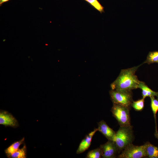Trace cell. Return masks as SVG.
Wrapping results in <instances>:
<instances>
[{
  "label": "cell",
  "mask_w": 158,
  "mask_h": 158,
  "mask_svg": "<svg viewBox=\"0 0 158 158\" xmlns=\"http://www.w3.org/2000/svg\"><path fill=\"white\" fill-rule=\"evenodd\" d=\"M140 66L121 70L119 76L111 85L112 90H131L138 88L140 81L135 73Z\"/></svg>",
  "instance_id": "1"
},
{
  "label": "cell",
  "mask_w": 158,
  "mask_h": 158,
  "mask_svg": "<svg viewBox=\"0 0 158 158\" xmlns=\"http://www.w3.org/2000/svg\"><path fill=\"white\" fill-rule=\"evenodd\" d=\"M132 126L130 125L120 126L116 133L113 141L115 143L118 152L122 151L133 140Z\"/></svg>",
  "instance_id": "2"
},
{
  "label": "cell",
  "mask_w": 158,
  "mask_h": 158,
  "mask_svg": "<svg viewBox=\"0 0 158 158\" xmlns=\"http://www.w3.org/2000/svg\"><path fill=\"white\" fill-rule=\"evenodd\" d=\"M109 94L113 104H118L130 108L133 101L131 90H111L109 92Z\"/></svg>",
  "instance_id": "3"
},
{
  "label": "cell",
  "mask_w": 158,
  "mask_h": 158,
  "mask_svg": "<svg viewBox=\"0 0 158 158\" xmlns=\"http://www.w3.org/2000/svg\"><path fill=\"white\" fill-rule=\"evenodd\" d=\"M130 108L116 104H113L111 111L120 126L130 125Z\"/></svg>",
  "instance_id": "4"
},
{
  "label": "cell",
  "mask_w": 158,
  "mask_h": 158,
  "mask_svg": "<svg viewBox=\"0 0 158 158\" xmlns=\"http://www.w3.org/2000/svg\"><path fill=\"white\" fill-rule=\"evenodd\" d=\"M146 157L145 144L136 146L132 143L127 146L118 156L119 158H142Z\"/></svg>",
  "instance_id": "5"
},
{
  "label": "cell",
  "mask_w": 158,
  "mask_h": 158,
  "mask_svg": "<svg viewBox=\"0 0 158 158\" xmlns=\"http://www.w3.org/2000/svg\"><path fill=\"white\" fill-rule=\"evenodd\" d=\"M99 147L102 152V157L103 158H114L118 152L117 146L112 140H108L105 143L101 145Z\"/></svg>",
  "instance_id": "6"
},
{
  "label": "cell",
  "mask_w": 158,
  "mask_h": 158,
  "mask_svg": "<svg viewBox=\"0 0 158 158\" xmlns=\"http://www.w3.org/2000/svg\"><path fill=\"white\" fill-rule=\"evenodd\" d=\"M0 124L14 128L19 126L18 121L11 114L2 110L0 111Z\"/></svg>",
  "instance_id": "7"
},
{
  "label": "cell",
  "mask_w": 158,
  "mask_h": 158,
  "mask_svg": "<svg viewBox=\"0 0 158 158\" xmlns=\"http://www.w3.org/2000/svg\"><path fill=\"white\" fill-rule=\"evenodd\" d=\"M97 131V128H95L93 130L87 134L82 140L76 151L77 154L82 153L88 149L91 144L92 138Z\"/></svg>",
  "instance_id": "8"
},
{
  "label": "cell",
  "mask_w": 158,
  "mask_h": 158,
  "mask_svg": "<svg viewBox=\"0 0 158 158\" xmlns=\"http://www.w3.org/2000/svg\"><path fill=\"white\" fill-rule=\"evenodd\" d=\"M98 131L101 133L108 140L113 141L116 132L102 120L98 123Z\"/></svg>",
  "instance_id": "9"
},
{
  "label": "cell",
  "mask_w": 158,
  "mask_h": 158,
  "mask_svg": "<svg viewBox=\"0 0 158 158\" xmlns=\"http://www.w3.org/2000/svg\"><path fill=\"white\" fill-rule=\"evenodd\" d=\"M138 88L142 90V98L145 99L147 97H157L158 98V92L154 91L146 85L145 83L140 81Z\"/></svg>",
  "instance_id": "10"
},
{
  "label": "cell",
  "mask_w": 158,
  "mask_h": 158,
  "mask_svg": "<svg viewBox=\"0 0 158 158\" xmlns=\"http://www.w3.org/2000/svg\"><path fill=\"white\" fill-rule=\"evenodd\" d=\"M145 144L146 157L150 158H158V147L148 142Z\"/></svg>",
  "instance_id": "11"
},
{
  "label": "cell",
  "mask_w": 158,
  "mask_h": 158,
  "mask_svg": "<svg viewBox=\"0 0 158 158\" xmlns=\"http://www.w3.org/2000/svg\"><path fill=\"white\" fill-rule=\"evenodd\" d=\"M25 138H23L18 141H16L7 148L4 150L7 157L10 158L11 155L19 149L20 146L24 142Z\"/></svg>",
  "instance_id": "12"
},
{
  "label": "cell",
  "mask_w": 158,
  "mask_h": 158,
  "mask_svg": "<svg viewBox=\"0 0 158 158\" xmlns=\"http://www.w3.org/2000/svg\"><path fill=\"white\" fill-rule=\"evenodd\" d=\"M151 99V107L154 115L155 124V135L156 138H158V132L157 130V126L156 121V114L158 111V99H155L154 97H150Z\"/></svg>",
  "instance_id": "13"
},
{
  "label": "cell",
  "mask_w": 158,
  "mask_h": 158,
  "mask_svg": "<svg viewBox=\"0 0 158 158\" xmlns=\"http://www.w3.org/2000/svg\"><path fill=\"white\" fill-rule=\"evenodd\" d=\"M27 154V147L25 145L13 153L11 156V158H25Z\"/></svg>",
  "instance_id": "14"
},
{
  "label": "cell",
  "mask_w": 158,
  "mask_h": 158,
  "mask_svg": "<svg viewBox=\"0 0 158 158\" xmlns=\"http://www.w3.org/2000/svg\"><path fill=\"white\" fill-rule=\"evenodd\" d=\"M102 157V152L100 147L90 151L87 154L86 158H100Z\"/></svg>",
  "instance_id": "15"
},
{
  "label": "cell",
  "mask_w": 158,
  "mask_h": 158,
  "mask_svg": "<svg viewBox=\"0 0 158 158\" xmlns=\"http://www.w3.org/2000/svg\"><path fill=\"white\" fill-rule=\"evenodd\" d=\"M158 62V51L150 52L145 61V63L148 64Z\"/></svg>",
  "instance_id": "16"
},
{
  "label": "cell",
  "mask_w": 158,
  "mask_h": 158,
  "mask_svg": "<svg viewBox=\"0 0 158 158\" xmlns=\"http://www.w3.org/2000/svg\"><path fill=\"white\" fill-rule=\"evenodd\" d=\"M145 99H142L136 101H132L131 106L137 111H140L143 110L144 107Z\"/></svg>",
  "instance_id": "17"
},
{
  "label": "cell",
  "mask_w": 158,
  "mask_h": 158,
  "mask_svg": "<svg viewBox=\"0 0 158 158\" xmlns=\"http://www.w3.org/2000/svg\"><path fill=\"white\" fill-rule=\"evenodd\" d=\"M90 4L94 8L101 13L104 12V8L98 0H83Z\"/></svg>",
  "instance_id": "18"
},
{
  "label": "cell",
  "mask_w": 158,
  "mask_h": 158,
  "mask_svg": "<svg viewBox=\"0 0 158 158\" xmlns=\"http://www.w3.org/2000/svg\"><path fill=\"white\" fill-rule=\"evenodd\" d=\"M10 0H0V6H1L3 4L7 2Z\"/></svg>",
  "instance_id": "19"
},
{
  "label": "cell",
  "mask_w": 158,
  "mask_h": 158,
  "mask_svg": "<svg viewBox=\"0 0 158 158\" xmlns=\"http://www.w3.org/2000/svg\"></svg>",
  "instance_id": "20"
}]
</instances>
